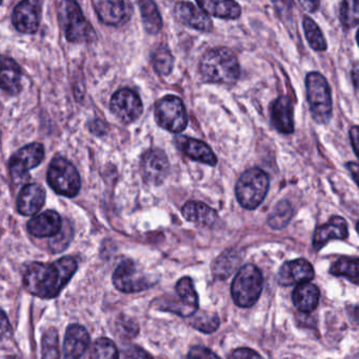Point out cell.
<instances>
[{"label": "cell", "mask_w": 359, "mask_h": 359, "mask_svg": "<svg viewBox=\"0 0 359 359\" xmlns=\"http://www.w3.org/2000/svg\"><path fill=\"white\" fill-rule=\"evenodd\" d=\"M77 268L73 257H62L52 264L31 262L22 271L25 289L37 297L51 299L68 285Z\"/></svg>", "instance_id": "6da1fadb"}, {"label": "cell", "mask_w": 359, "mask_h": 359, "mask_svg": "<svg viewBox=\"0 0 359 359\" xmlns=\"http://www.w3.org/2000/svg\"><path fill=\"white\" fill-rule=\"evenodd\" d=\"M199 69L205 81L220 85H234L241 75L236 56L226 48H214L205 52Z\"/></svg>", "instance_id": "7a4b0ae2"}, {"label": "cell", "mask_w": 359, "mask_h": 359, "mask_svg": "<svg viewBox=\"0 0 359 359\" xmlns=\"http://www.w3.org/2000/svg\"><path fill=\"white\" fill-rule=\"evenodd\" d=\"M264 278L259 269L245 264L237 273L231 287L233 300L241 308H250L259 299Z\"/></svg>", "instance_id": "3957f363"}, {"label": "cell", "mask_w": 359, "mask_h": 359, "mask_svg": "<svg viewBox=\"0 0 359 359\" xmlns=\"http://www.w3.org/2000/svg\"><path fill=\"white\" fill-rule=\"evenodd\" d=\"M306 88L313 119L321 125L329 123L332 117V95L327 79L320 73H309Z\"/></svg>", "instance_id": "277c9868"}, {"label": "cell", "mask_w": 359, "mask_h": 359, "mask_svg": "<svg viewBox=\"0 0 359 359\" xmlns=\"http://www.w3.org/2000/svg\"><path fill=\"white\" fill-rule=\"evenodd\" d=\"M269 184L270 182L266 172L257 168L248 170L237 182L235 189L237 201L245 209H256L266 198Z\"/></svg>", "instance_id": "5b68a950"}, {"label": "cell", "mask_w": 359, "mask_h": 359, "mask_svg": "<svg viewBox=\"0 0 359 359\" xmlns=\"http://www.w3.org/2000/svg\"><path fill=\"white\" fill-rule=\"evenodd\" d=\"M60 24L64 27L66 37L70 43H91L96 34L90 22L86 20L79 4L62 1L58 4Z\"/></svg>", "instance_id": "8992f818"}, {"label": "cell", "mask_w": 359, "mask_h": 359, "mask_svg": "<svg viewBox=\"0 0 359 359\" xmlns=\"http://www.w3.org/2000/svg\"><path fill=\"white\" fill-rule=\"evenodd\" d=\"M50 187L62 196L74 197L81 190V180L76 168L64 157H55L47 175Z\"/></svg>", "instance_id": "52a82bcc"}, {"label": "cell", "mask_w": 359, "mask_h": 359, "mask_svg": "<svg viewBox=\"0 0 359 359\" xmlns=\"http://www.w3.org/2000/svg\"><path fill=\"white\" fill-rule=\"evenodd\" d=\"M176 297L170 296L169 299L159 298V309L170 311L182 317L193 316L198 309V296L190 277H182L175 287Z\"/></svg>", "instance_id": "ba28073f"}, {"label": "cell", "mask_w": 359, "mask_h": 359, "mask_svg": "<svg viewBox=\"0 0 359 359\" xmlns=\"http://www.w3.org/2000/svg\"><path fill=\"white\" fill-rule=\"evenodd\" d=\"M157 123L172 133H180L188 126V115L184 102L176 96L161 98L155 106Z\"/></svg>", "instance_id": "9c48e42d"}, {"label": "cell", "mask_w": 359, "mask_h": 359, "mask_svg": "<svg viewBox=\"0 0 359 359\" xmlns=\"http://www.w3.org/2000/svg\"><path fill=\"white\" fill-rule=\"evenodd\" d=\"M113 283L123 293H135L150 289L155 283L136 266L135 262L126 259L115 269Z\"/></svg>", "instance_id": "30bf717a"}, {"label": "cell", "mask_w": 359, "mask_h": 359, "mask_svg": "<svg viewBox=\"0 0 359 359\" xmlns=\"http://www.w3.org/2000/svg\"><path fill=\"white\" fill-rule=\"evenodd\" d=\"M110 109L123 123H131L142 116L144 106L137 93L131 89H121L111 98Z\"/></svg>", "instance_id": "8fae6325"}, {"label": "cell", "mask_w": 359, "mask_h": 359, "mask_svg": "<svg viewBox=\"0 0 359 359\" xmlns=\"http://www.w3.org/2000/svg\"><path fill=\"white\" fill-rule=\"evenodd\" d=\"M45 158L43 144H31L24 147L11 157L9 168L13 180H22L30 170L39 167Z\"/></svg>", "instance_id": "7c38bea8"}, {"label": "cell", "mask_w": 359, "mask_h": 359, "mask_svg": "<svg viewBox=\"0 0 359 359\" xmlns=\"http://www.w3.org/2000/svg\"><path fill=\"white\" fill-rule=\"evenodd\" d=\"M142 177L147 184L159 186L169 174L170 163L163 151L153 149L142 156L140 163Z\"/></svg>", "instance_id": "4fadbf2b"}, {"label": "cell", "mask_w": 359, "mask_h": 359, "mask_svg": "<svg viewBox=\"0 0 359 359\" xmlns=\"http://www.w3.org/2000/svg\"><path fill=\"white\" fill-rule=\"evenodd\" d=\"M41 3L37 0H27L18 4L12 16V22L18 32L34 34L41 24Z\"/></svg>", "instance_id": "5bb4252c"}, {"label": "cell", "mask_w": 359, "mask_h": 359, "mask_svg": "<svg viewBox=\"0 0 359 359\" xmlns=\"http://www.w3.org/2000/svg\"><path fill=\"white\" fill-rule=\"evenodd\" d=\"M174 15L182 25L201 31L211 32L213 30V22L201 8H197L194 4L188 1H180L174 6Z\"/></svg>", "instance_id": "9a60e30c"}, {"label": "cell", "mask_w": 359, "mask_h": 359, "mask_svg": "<svg viewBox=\"0 0 359 359\" xmlns=\"http://www.w3.org/2000/svg\"><path fill=\"white\" fill-rule=\"evenodd\" d=\"M93 6L100 20L109 26L123 24L131 15V5L127 1L96 0L93 1Z\"/></svg>", "instance_id": "2e32d148"}, {"label": "cell", "mask_w": 359, "mask_h": 359, "mask_svg": "<svg viewBox=\"0 0 359 359\" xmlns=\"http://www.w3.org/2000/svg\"><path fill=\"white\" fill-rule=\"evenodd\" d=\"M315 272L308 260L295 259L283 264L278 273V281L281 285H292L309 283L314 278Z\"/></svg>", "instance_id": "e0dca14e"}, {"label": "cell", "mask_w": 359, "mask_h": 359, "mask_svg": "<svg viewBox=\"0 0 359 359\" xmlns=\"http://www.w3.org/2000/svg\"><path fill=\"white\" fill-rule=\"evenodd\" d=\"M62 220L55 211H46L28 222V231L35 237H54L60 232Z\"/></svg>", "instance_id": "ac0fdd59"}, {"label": "cell", "mask_w": 359, "mask_h": 359, "mask_svg": "<svg viewBox=\"0 0 359 359\" xmlns=\"http://www.w3.org/2000/svg\"><path fill=\"white\" fill-rule=\"evenodd\" d=\"M46 191L41 184L24 187L18 198V210L22 215L31 216L41 211L45 205Z\"/></svg>", "instance_id": "d6986e66"}, {"label": "cell", "mask_w": 359, "mask_h": 359, "mask_svg": "<svg viewBox=\"0 0 359 359\" xmlns=\"http://www.w3.org/2000/svg\"><path fill=\"white\" fill-rule=\"evenodd\" d=\"M348 236V224L346 220L339 216H334L327 224L316 229L313 238V247L315 251H319L331 239H346Z\"/></svg>", "instance_id": "ffe728a7"}, {"label": "cell", "mask_w": 359, "mask_h": 359, "mask_svg": "<svg viewBox=\"0 0 359 359\" xmlns=\"http://www.w3.org/2000/svg\"><path fill=\"white\" fill-rule=\"evenodd\" d=\"M90 344V335L85 327L71 325L65 336L64 353L66 359H79Z\"/></svg>", "instance_id": "44dd1931"}, {"label": "cell", "mask_w": 359, "mask_h": 359, "mask_svg": "<svg viewBox=\"0 0 359 359\" xmlns=\"http://www.w3.org/2000/svg\"><path fill=\"white\" fill-rule=\"evenodd\" d=\"M271 118L277 131L283 134L293 133V104L287 96H280L273 102L271 106Z\"/></svg>", "instance_id": "7402d4cb"}, {"label": "cell", "mask_w": 359, "mask_h": 359, "mask_svg": "<svg viewBox=\"0 0 359 359\" xmlns=\"http://www.w3.org/2000/svg\"><path fill=\"white\" fill-rule=\"evenodd\" d=\"M182 215L189 222L201 226H213L218 220L215 210L199 201H189L182 207Z\"/></svg>", "instance_id": "603a6c76"}, {"label": "cell", "mask_w": 359, "mask_h": 359, "mask_svg": "<svg viewBox=\"0 0 359 359\" xmlns=\"http://www.w3.org/2000/svg\"><path fill=\"white\" fill-rule=\"evenodd\" d=\"M319 289L313 283H306L298 285L294 289L292 298L294 304L300 312L310 313L316 309L319 302Z\"/></svg>", "instance_id": "cb8c5ba5"}, {"label": "cell", "mask_w": 359, "mask_h": 359, "mask_svg": "<svg viewBox=\"0 0 359 359\" xmlns=\"http://www.w3.org/2000/svg\"><path fill=\"white\" fill-rule=\"evenodd\" d=\"M1 88L11 95L20 93L22 90V74L20 67L12 58L4 57L1 64Z\"/></svg>", "instance_id": "d4e9b609"}, {"label": "cell", "mask_w": 359, "mask_h": 359, "mask_svg": "<svg viewBox=\"0 0 359 359\" xmlns=\"http://www.w3.org/2000/svg\"><path fill=\"white\" fill-rule=\"evenodd\" d=\"M197 5L205 13L224 20H236L241 14V6L231 0H205L197 1Z\"/></svg>", "instance_id": "484cf974"}, {"label": "cell", "mask_w": 359, "mask_h": 359, "mask_svg": "<svg viewBox=\"0 0 359 359\" xmlns=\"http://www.w3.org/2000/svg\"><path fill=\"white\" fill-rule=\"evenodd\" d=\"M182 140L180 144H182V150L193 161L209 165H215L217 163L215 154L205 142L194 140V138L182 137Z\"/></svg>", "instance_id": "4316f807"}, {"label": "cell", "mask_w": 359, "mask_h": 359, "mask_svg": "<svg viewBox=\"0 0 359 359\" xmlns=\"http://www.w3.org/2000/svg\"><path fill=\"white\" fill-rule=\"evenodd\" d=\"M241 262V256L236 250H226L213 264L214 276L226 279L233 274Z\"/></svg>", "instance_id": "83f0119b"}, {"label": "cell", "mask_w": 359, "mask_h": 359, "mask_svg": "<svg viewBox=\"0 0 359 359\" xmlns=\"http://www.w3.org/2000/svg\"><path fill=\"white\" fill-rule=\"evenodd\" d=\"M140 7L144 29L150 34L156 35L163 28V20L156 5L153 1L142 0L140 1Z\"/></svg>", "instance_id": "f1b7e54d"}, {"label": "cell", "mask_w": 359, "mask_h": 359, "mask_svg": "<svg viewBox=\"0 0 359 359\" xmlns=\"http://www.w3.org/2000/svg\"><path fill=\"white\" fill-rule=\"evenodd\" d=\"M330 273L334 276L346 277L353 283L359 285V259L358 258H339L332 264Z\"/></svg>", "instance_id": "f546056e"}, {"label": "cell", "mask_w": 359, "mask_h": 359, "mask_svg": "<svg viewBox=\"0 0 359 359\" xmlns=\"http://www.w3.org/2000/svg\"><path fill=\"white\" fill-rule=\"evenodd\" d=\"M304 30L309 45L315 51L323 52L327 50V43L316 22L310 18H304Z\"/></svg>", "instance_id": "4dcf8cb0"}, {"label": "cell", "mask_w": 359, "mask_h": 359, "mask_svg": "<svg viewBox=\"0 0 359 359\" xmlns=\"http://www.w3.org/2000/svg\"><path fill=\"white\" fill-rule=\"evenodd\" d=\"M153 66L155 71L161 76L171 74L174 68V57L169 48L161 46L153 54Z\"/></svg>", "instance_id": "1f68e13d"}, {"label": "cell", "mask_w": 359, "mask_h": 359, "mask_svg": "<svg viewBox=\"0 0 359 359\" xmlns=\"http://www.w3.org/2000/svg\"><path fill=\"white\" fill-rule=\"evenodd\" d=\"M91 359H119L116 344L109 338H98L92 346Z\"/></svg>", "instance_id": "d6a6232c"}, {"label": "cell", "mask_w": 359, "mask_h": 359, "mask_svg": "<svg viewBox=\"0 0 359 359\" xmlns=\"http://www.w3.org/2000/svg\"><path fill=\"white\" fill-rule=\"evenodd\" d=\"M340 22L346 28H354L359 25V1L346 0L340 4Z\"/></svg>", "instance_id": "836d02e7"}, {"label": "cell", "mask_w": 359, "mask_h": 359, "mask_svg": "<svg viewBox=\"0 0 359 359\" xmlns=\"http://www.w3.org/2000/svg\"><path fill=\"white\" fill-rule=\"evenodd\" d=\"M293 212L290 203L283 201H280L273 210L272 214L269 217V224L273 229H283L289 224L291 220Z\"/></svg>", "instance_id": "e575fe53"}, {"label": "cell", "mask_w": 359, "mask_h": 359, "mask_svg": "<svg viewBox=\"0 0 359 359\" xmlns=\"http://www.w3.org/2000/svg\"><path fill=\"white\" fill-rule=\"evenodd\" d=\"M43 359H60V340L58 333L54 327L48 330L43 337L41 344Z\"/></svg>", "instance_id": "d590c367"}, {"label": "cell", "mask_w": 359, "mask_h": 359, "mask_svg": "<svg viewBox=\"0 0 359 359\" xmlns=\"http://www.w3.org/2000/svg\"><path fill=\"white\" fill-rule=\"evenodd\" d=\"M219 323L217 315L207 312L199 313V314L195 313L191 320L192 327L207 334L216 331L219 327Z\"/></svg>", "instance_id": "8d00e7d4"}, {"label": "cell", "mask_w": 359, "mask_h": 359, "mask_svg": "<svg viewBox=\"0 0 359 359\" xmlns=\"http://www.w3.org/2000/svg\"><path fill=\"white\" fill-rule=\"evenodd\" d=\"M73 238V228L68 220L62 224V230L58 233L56 236L52 238L50 241V248L54 253H60V252L65 251L67 248L70 245L71 241Z\"/></svg>", "instance_id": "74e56055"}, {"label": "cell", "mask_w": 359, "mask_h": 359, "mask_svg": "<svg viewBox=\"0 0 359 359\" xmlns=\"http://www.w3.org/2000/svg\"><path fill=\"white\" fill-rule=\"evenodd\" d=\"M119 359H153V357L140 346H129L121 351Z\"/></svg>", "instance_id": "f35d334b"}, {"label": "cell", "mask_w": 359, "mask_h": 359, "mask_svg": "<svg viewBox=\"0 0 359 359\" xmlns=\"http://www.w3.org/2000/svg\"><path fill=\"white\" fill-rule=\"evenodd\" d=\"M117 329L119 330L121 334L127 337H134L138 333L137 325L129 318L119 319L117 321Z\"/></svg>", "instance_id": "ab89813d"}, {"label": "cell", "mask_w": 359, "mask_h": 359, "mask_svg": "<svg viewBox=\"0 0 359 359\" xmlns=\"http://www.w3.org/2000/svg\"><path fill=\"white\" fill-rule=\"evenodd\" d=\"M187 359H222L205 346H196L191 348Z\"/></svg>", "instance_id": "60d3db41"}, {"label": "cell", "mask_w": 359, "mask_h": 359, "mask_svg": "<svg viewBox=\"0 0 359 359\" xmlns=\"http://www.w3.org/2000/svg\"><path fill=\"white\" fill-rule=\"evenodd\" d=\"M229 359H264L262 355L249 348H241L235 350Z\"/></svg>", "instance_id": "b9f144b4"}, {"label": "cell", "mask_w": 359, "mask_h": 359, "mask_svg": "<svg viewBox=\"0 0 359 359\" xmlns=\"http://www.w3.org/2000/svg\"><path fill=\"white\" fill-rule=\"evenodd\" d=\"M350 140L352 142L353 149L359 158V127L355 126L350 129Z\"/></svg>", "instance_id": "7bdbcfd3"}, {"label": "cell", "mask_w": 359, "mask_h": 359, "mask_svg": "<svg viewBox=\"0 0 359 359\" xmlns=\"http://www.w3.org/2000/svg\"><path fill=\"white\" fill-rule=\"evenodd\" d=\"M346 168H348V172H350L351 175L353 176V180L356 182L357 186L359 187V165L355 163H346Z\"/></svg>", "instance_id": "ee69618b"}, {"label": "cell", "mask_w": 359, "mask_h": 359, "mask_svg": "<svg viewBox=\"0 0 359 359\" xmlns=\"http://www.w3.org/2000/svg\"><path fill=\"white\" fill-rule=\"evenodd\" d=\"M348 312L351 318L359 325V304L348 306Z\"/></svg>", "instance_id": "f6af8a7d"}, {"label": "cell", "mask_w": 359, "mask_h": 359, "mask_svg": "<svg viewBox=\"0 0 359 359\" xmlns=\"http://www.w3.org/2000/svg\"><path fill=\"white\" fill-rule=\"evenodd\" d=\"M352 81L354 83L355 89L359 92V64H356L352 70Z\"/></svg>", "instance_id": "bcb514c9"}, {"label": "cell", "mask_w": 359, "mask_h": 359, "mask_svg": "<svg viewBox=\"0 0 359 359\" xmlns=\"http://www.w3.org/2000/svg\"><path fill=\"white\" fill-rule=\"evenodd\" d=\"M302 6H304V9L309 10V11L313 12L315 11V10H317V7H318L319 4L318 3H314V1H308V3H304V1H302Z\"/></svg>", "instance_id": "7dc6e473"}, {"label": "cell", "mask_w": 359, "mask_h": 359, "mask_svg": "<svg viewBox=\"0 0 359 359\" xmlns=\"http://www.w3.org/2000/svg\"><path fill=\"white\" fill-rule=\"evenodd\" d=\"M356 39H357V43H358V46H359V30H358V32H357Z\"/></svg>", "instance_id": "c3c4849f"}, {"label": "cell", "mask_w": 359, "mask_h": 359, "mask_svg": "<svg viewBox=\"0 0 359 359\" xmlns=\"http://www.w3.org/2000/svg\"><path fill=\"white\" fill-rule=\"evenodd\" d=\"M356 230H357V232H358V234H359V222H358V224H357Z\"/></svg>", "instance_id": "681fc988"}]
</instances>
